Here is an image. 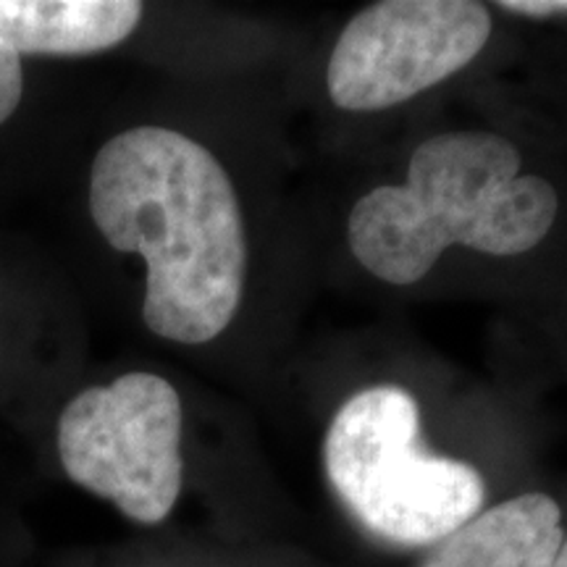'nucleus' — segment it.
<instances>
[{
	"label": "nucleus",
	"instance_id": "nucleus-1",
	"mask_svg": "<svg viewBox=\"0 0 567 567\" xmlns=\"http://www.w3.org/2000/svg\"><path fill=\"white\" fill-rule=\"evenodd\" d=\"M90 213L113 250L145 260L155 337L205 344L229 329L250 252L237 189L208 147L163 126L116 134L92 161Z\"/></svg>",
	"mask_w": 567,
	"mask_h": 567
},
{
	"label": "nucleus",
	"instance_id": "nucleus-2",
	"mask_svg": "<svg viewBox=\"0 0 567 567\" xmlns=\"http://www.w3.org/2000/svg\"><path fill=\"white\" fill-rule=\"evenodd\" d=\"M559 213L555 184L523 174V153L496 132L457 130L423 140L402 184L352 205L347 245L379 281L410 287L450 247L513 258L534 250Z\"/></svg>",
	"mask_w": 567,
	"mask_h": 567
},
{
	"label": "nucleus",
	"instance_id": "nucleus-3",
	"mask_svg": "<svg viewBox=\"0 0 567 567\" xmlns=\"http://www.w3.org/2000/svg\"><path fill=\"white\" fill-rule=\"evenodd\" d=\"M421 408L408 389L352 394L323 439L326 476L368 534L400 547L444 542L481 513L486 484L473 465L421 450Z\"/></svg>",
	"mask_w": 567,
	"mask_h": 567
},
{
	"label": "nucleus",
	"instance_id": "nucleus-4",
	"mask_svg": "<svg viewBox=\"0 0 567 567\" xmlns=\"http://www.w3.org/2000/svg\"><path fill=\"white\" fill-rule=\"evenodd\" d=\"M179 394L147 371L84 389L59 417V455L66 476L142 526L166 520L179 499Z\"/></svg>",
	"mask_w": 567,
	"mask_h": 567
},
{
	"label": "nucleus",
	"instance_id": "nucleus-5",
	"mask_svg": "<svg viewBox=\"0 0 567 567\" xmlns=\"http://www.w3.org/2000/svg\"><path fill=\"white\" fill-rule=\"evenodd\" d=\"M492 38V11L476 0H381L339 32L326 66L337 109L386 111L465 69Z\"/></svg>",
	"mask_w": 567,
	"mask_h": 567
},
{
	"label": "nucleus",
	"instance_id": "nucleus-6",
	"mask_svg": "<svg viewBox=\"0 0 567 567\" xmlns=\"http://www.w3.org/2000/svg\"><path fill=\"white\" fill-rule=\"evenodd\" d=\"M563 538L557 502L530 492L471 517L421 567H551Z\"/></svg>",
	"mask_w": 567,
	"mask_h": 567
},
{
	"label": "nucleus",
	"instance_id": "nucleus-7",
	"mask_svg": "<svg viewBox=\"0 0 567 567\" xmlns=\"http://www.w3.org/2000/svg\"><path fill=\"white\" fill-rule=\"evenodd\" d=\"M137 0H0V45L21 55H92L137 30Z\"/></svg>",
	"mask_w": 567,
	"mask_h": 567
},
{
	"label": "nucleus",
	"instance_id": "nucleus-8",
	"mask_svg": "<svg viewBox=\"0 0 567 567\" xmlns=\"http://www.w3.org/2000/svg\"><path fill=\"white\" fill-rule=\"evenodd\" d=\"M24 95V74H21V59L9 48L0 45V124L9 122L13 111L19 109Z\"/></svg>",
	"mask_w": 567,
	"mask_h": 567
},
{
	"label": "nucleus",
	"instance_id": "nucleus-9",
	"mask_svg": "<svg viewBox=\"0 0 567 567\" xmlns=\"http://www.w3.org/2000/svg\"><path fill=\"white\" fill-rule=\"evenodd\" d=\"M496 9L528 19H565L567 0H499Z\"/></svg>",
	"mask_w": 567,
	"mask_h": 567
},
{
	"label": "nucleus",
	"instance_id": "nucleus-10",
	"mask_svg": "<svg viewBox=\"0 0 567 567\" xmlns=\"http://www.w3.org/2000/svg\"><path fill=\"white\" fill-rule=\"evenodd\" d=\"M551 567H567V534L563 538V544H559V551H557L555 565H551Z\"/></svg>",
	"mask_w": 567,
	"mask_h": 567
}]
</instances>
